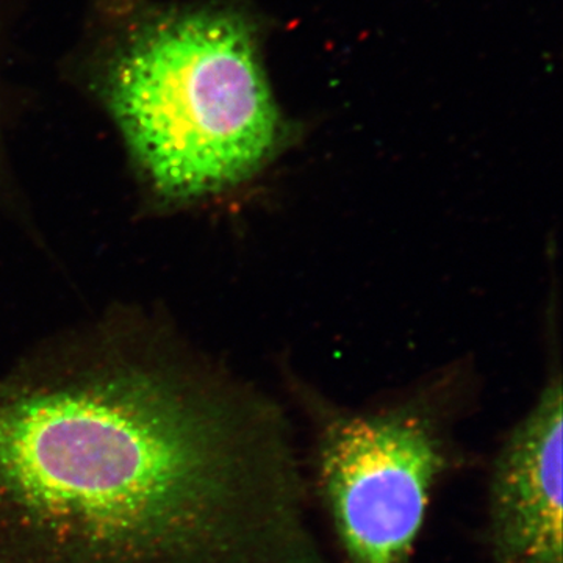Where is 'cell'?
Here are the masks:
<instances>
[{
	"label": "cell",
	"instance_id": "6da1fadb",
	"mask_svg": "<svg viewBox=\"0 0 563 563\" xmlns=\"http://www.w3.org/2000/svg\"><path fill=\"white\" fill-rule=\"evenodd\" d=\"M268 404L140 369L0 387V563H328Z\"/></svg>",
	"mask_w": 563,
	"mask_h": 563
},
{
	"label": "cell",
	"instance_id": "7a4b0ae2",
	"mask_svg": "<svg viewBox=\"0 0 563 563\" xmlns=\"http://www.w3.org/2000/svg\"><path fill=\"white\" fill-rule=\"evenodd\" d=\"M109 99L163 192L202 196L268 161L280 118L247 22L195 11L151 22L113 63Z\"/></svg>",
	"mask_w": 563,
	"mask_h": 563
},
{
	"label": "cell",
	"instance_id": "3957f363",
	"mask_svg": "<svg viewBox=\"0 0 563 563\" xmlns=\"http://www.w3.org/2000/svg\"><path fill=\"white\" fill-rule=\"evenodd\" d=\"M306 466L340 563H417L433 498L468 468L429 399L351 413L313 410Z\"/></svg>",
	"mask_w": 563,
	"mask_h": 563
},
{
	"label": "cell",
	"instance_id": "277c9868",
	"mask_svg": "<svg viewBox=\"0 0 563 563\" xmlns=\"http://www.w3.org/2000/svg\"><path fill=\"white\" fill-rule=\"evenodd\" d=\"M562 406L558 376L493 457L479 563H563Z\"/></svg>",
	"mask_w": 563,
	"mask_h": 563
}]
</instances>
